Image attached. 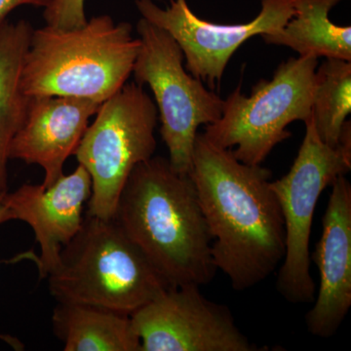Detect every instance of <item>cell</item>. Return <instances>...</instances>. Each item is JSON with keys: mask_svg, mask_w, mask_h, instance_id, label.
Masks as SVG:
<instances>
[{"mask_svg": "<svg viewBox=\"0 0 351 351\" xmlns=\"http://www.w3.org/2000/svg\"><path fill=\"white\" fill-rule=\"evenodd\" d=\"M189 177L211 235L217 270L237 291L263 282L285 255V228L271 172L248 165L198 133Z\"/></svg>", "mask_w": 351, "mask_h": 351, "instance_id": "6da1fadb", "label": "cell"}, {"mask_svg": "<svg viewBox=\"0 0 351 351\" xmlns=\"http://www.w3.org/2000/svg\"><path fill=\"white\" fill-rule=\"evenodd\" d=\"M115 221L171 288L207 285L216 274L212 239L189 175L151 157L132 171Z\"/></svg>", "mask_w": 351, "mask_h": 351, "instance_id": "7a4b0ae2", "label": "cell"}, {"mask_svg": "<svg viewBox=\"0 0 351 351\" xmlns=\"http://www.w3.org/2000/svg\"><path fill=\"white\" fill-rule=\"evenodd\" d=\"M129 23L95 16L82 27L32 31L20 86L27 97L68 96L103 104L133 71L140 38Z\"/></svg>", "mask_w": 351, "mask_h": 351, "instance_id": "3957f363", "label": "cell"}, {"mask_svg": "<svg viewBox=\"0 0 351 351\" xmlns=\"http://www.w3.org/2000/svg\"><path fill=\"white\" fill-rule=\"evenodd\" d=\"M46 278L58 302L129 316L171 288L114 219L88 214Z\"/></svg>", "mask_w": 351, "mask_h": 351, "instance_id": "277c9868", "label": "cell"}, {"mask_svg": "<svg viewBox=\"0 0 351 351\" xmlns=\"http://www.w3.org/2000/svg\"><path fill=\"white\" fill-rule=\"evenodd\" d=\"M304 124L306 135L292 167L280 179L270 182L285 228V255L276 287L284 299L292 304H308L315 300L309 254L314 212L324 189L351 169L350 120L343 124L336 147L322 142L311 113Z\"/></svg>", "mask_w": 351, "mask_h": 351, "instance_id": "5b68a950", "label": "cell"}, {"mask_svg": "<svg viewBox=\"0 0 351 351\" xmlns=\"http://www.w3.org/2000/svg\"><path fill=\"white\" fill-rule=\"evenodd\" d=\"M318 59L290 58L279 64L274 77L260 80L250 96L237 87L223 100L221 119L205 126L213 144L232 149L248 165H262L272 149L291 137L289 124L306 121L313 107Z\"/></svg>", "mask_w": 351, "mask_h": 351, "instance_id": "8992f818", "label": "cell"}, {"mask_svg": "<svg viewBox=\"0 0 351 351\" xmlns=\"http://www.w3.org/2000/svg\"><path fill=\"white\" fill-rule=\"evenodd\" d=\"M157 120L156 103L136 82L126 83L101 104L75 154L92 180L88 215L114 218L132 171L154 156Z\"/></svg>", "mask_w": 351, "mask_h": 351, "instance_id": "52a82bcc", "label": "cell"}, {"mask_svg": "<svg viewBox=\"0 0 351 351\" xmlns=\"http://www.w3.org/2000/svg\"><path fill=\"white\" fill-rule=\"evenodd\" d=\"M141 46L132 73L137 84L151 87L160 134L172 167L189 175L198 128L221 119L223 100L184 68V53L165 29L142 18L137 24Z\"/></svg>", "mask_w": 351, "mask_h": 351, "instance_id": "ba28073f", "label": "cell"}, {"mask_svg": "<svg viewBox=\"0 0 351 351\" xmlns=\"http://www.w3.org/2000/svg\"><path fill=\"white\" fill-rule=\"evenodd\" d=\"M197 286L169 288L132 315L141 351H257L228 307Z\"/></svg>", "mask_w": 351, "mask_h": 351, "instance_id": "9c48e42d", "label": "cell"}, {"mask_svg": "<svg viewBox=\"0 0 351 351\" xmlns=\"http://www.w3.org/2000/svg\"><path fill=\"white\" fill-rule=\"evenodd\" d=\"M294 0H261L262 9L245 24L219 25L197 17L186 0L161 8L152 0H135L142 18L165 29L179 44L191 75L214 90L235 51L256 36L280 31L295 15Z\"/></svg>", "mask_w": 351, "mask_h": 351, "instance_id": "30bf717a", "label": "cell"}, {"mask_svg": "<svg viewBox=\"0 0 351 351\" xmlns=\"http://www.w3.org/2000/svg\"><path fill=\"white\" fill-rule=\"evenodd\" d=\"M91 195V177L78 165L48 188L24 184L13 193L8 191L2 199L9 221H25L34 230L40 256L23 258L36 262L41 279L56 267L64 247L80 232L84 219L83 210Z\"/></svg>", "mask_w": 351, "mask_h": 351, "instance_id": "8fae6325", "label": "cell"}, {"mask_svg": "<svg viewBox=\"0 0 351 351\" xmlns=\"http://www.w3.org/2000/svg\"><path fill=\"white\" fill-rule=\"evenodd\" d=\"M311 258L319 270L320 286L306 313V326L313 336L330 338L351 306V184L346 175L332 184L322 233Z\"/></svg>", "mask_w": 351, "mask_h": 351, "instance_id": "7c38bea8", "label": "cell"}, {"mask_svg": "<svg viewBox=\"0 0 351 351\" xmlns=\"http://www.w3.org/2000/svg\"><path fill=\"white\" fill-rule=\"evenodd\" d=\"M101 103L68 96L29 97L24 122L10 149L11 159L36 164L44 170V188L64 175Z\"/></svg>", "mask_w": 351, "mask_h": 351, "instance_id": "4fadbf2b", "label": "cell"}, {"mask_svg": "<svg viewBox=\"0 0 351 351\" xmlns=\"http://www.w3.org/2000/svg\"><path fill=\"white\" fill-rule=\"evenodd\" d=\"M52 324L64 351H141L130 316L110 309L58 302Z\"/></svg>", "mask_w": 351, "mask_h": 351, "instance_id": "5bb4252c", "label": "cell"}, {"mask_svg": "<svg viewBox=\"0 0 351 351\" xmlns=\"http://www.w3.org/2000/svg\"><path fill=\"white\" fill-rule=\"evenodd\" d=\"M32 31L27 21L0 23V200L9 191L11 145L24 122L29 100L21 89L20 78Z\"/></svg>", "mask_w": 351, "mask_h": 351, "instance_id": "9a60e30c", "label": "cell"}, {"mask_svg": "<svg viewBox=\"0 0 351 351\" xmlns=\"http://www.w3.org/2000/svg\"><path fill=\"white\" fill-rule=\"evenodd\" d=\"M343 0H294L295 15L280 31L263 34L267 44L286 46L302 57L351 62V27L330 21V11Z\"/></svg>", "mask_w": 351, "mask_h": 351, "instance_id": "2e32d148", "label": "cell"}, {"mask_svg": "<svg viewBox=\"0 0 351 351\" xmlns=\"http://www.w3.org/2000/svg\"><path fill=\"white\" fill-rule=\"evenodd\" d=\"M351 112V62L328 58L315 71L313 115L323 143L339 144L341 130Z\"/></svg>", "mask_w": 351, "mask_h": 351, "instance_id": "e0dca14e", "label": "cell"}, {"mask_svg": "<svg viewBox=\"0 0 351 351\" xmlns=\"http://www.w3.org/2000/svg\"><path fill=\"white\" fill-rule=\"evenodd\" d=\"M85 0H52L44 8L46 25L60 29H75L86 24Z\"/></svg>", "mask_w": 351, "mask_h": 351, "instance_id": "ac0fdd59", "label": "cell"}, {"mask_svg": "<svg viewBox=\"0 0 351 351\" xmlns=\"http://www.w3.org/2000/svg\"><path fill=\"white\" fill-rule=\"evenodd\" d=\"M52 0H0V23L7 20V16L20 6L31 5L45 8Z\"/></svg>", "mask_w": 351, "mask_h": 351, "instance_id": "d6986e66", "label": "cell"}, {"mask_svg": "<svg viewBox=\"0 0 351 351\" xmlns=\"http://www.w3.org/2000/svg\"><path fill=\"white\" fill-rule=\"evenodd\" d=\"M9 221L8 215H7L6 208L4 206L2 199L0 200V225Z\"/></svg>", "mask_w": 351, "mask_h": 351, "instance_id": "ffe728a7", "label": "cell"}]
</instances>
